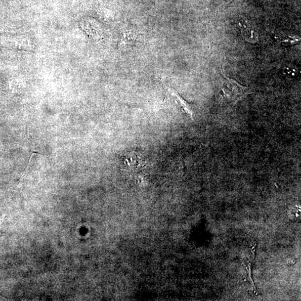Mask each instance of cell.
I'll use <instances>...</instances> for the list:
<instances>
[{
    "mask_svg": "<svg viewBox=\"0 0 301 301\" xmlns=\"http://www.w3.org/2000/svg\"><path fill=\"white\" fill-rule=\"evenodd\" d=\"M221 90L222 97L229 102H237L251 93V90L248 87L243 86L237 81L225 76L224 77Z\"/></svg>",
    "mask_w": 301,
    "mask_h": 301,
    "instance_id": "obj_1",
    "label": "cell"
},
{
    "mask_svg": "<svg viewBox=\"0 0 301 301\" xmlns=\"http://www.w3.org/2000/svg\"><path fill=\"white\" fill-rule=\"evenodd\" d=\"M169 92L175 100V102L181 106L182 110L190 117L193 118V112L188 103L183 99L178 93L173 89H169Z\"/></svg>",
    "mask_w": 301,
    "mask_h": 301,
    "instance_id": "obj_2",
    "label": "cell"
},
{
    "mask_svg": "<svg viewBox=\"0 0 301 301\" xmlns=\"http://www.w3.org/2000/svg\"><path fill=\"white\" fill-rule=\"evenodd\" d=\"M300 39L294 37H286L282 38L281 43L286 45H291L296 44L300 42Z\"/></svg>",
    "mask_w": 301,
    "mask_h": 301,
    "instance_id": "obj_3",
    "label": "cell"
},
{
    "mask_svg": "<svg viewBox=\"0 0 301 301\" xmlns=\"http://www.w3.org/2000/svg\"><path fill=\"white\" fill-rule=\"evenodd\" d=\"M220 1L221 2L222 5H224V4H228L232 2L234 0H220Z\"/></svg>",
    "mask_w": 301,
    "mask_h": 301,
    "instance_id": "obj_4",
    "label": "cell"
}]
</instances>
